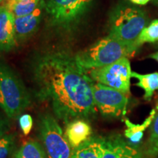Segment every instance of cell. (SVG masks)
Wrapping results in <instances>:
<instances>
[{"label":"cell","mask_w":158,"mask_h":158,"mask_svg":"<svg viewBox=\"0 0 158 158\" xmlns=\"http://www.w3.org/2000/svg\"><path fill=\"white\" fill-rule=\"evenodd\" d=\"M101 158H142L131 144L118 135L104 138V149Z\"/></svg>","instance_id":"cell-10"},{"label":"cell","mask_w":158,"mask_h":158,"mask_svg":"<svg viewBox=\"0 0 158 158\" xmlns=\"http://www.w3.org/2000/svg\"><path fill=\"white\" fill-rule=\"evenodd\" d=\"M15 146V137L13 134L5 135L0 139V158H8Z\"/></svg>","instance_id":"cell-20"},{"label":"cell","mask_w":158,"mask_h":158,"mask_svg":"<svg viewBox=\"0 0 158 158\" xmlns=\"http://www.w3.org/2000/svg\"><path fill=\"white\" fill-rule=\"evenodd\" d=\"M37 98L50 105L58 119L68 124L95 115L94 81L74 57L56 52L39 56L32 64Z\"/></svg>","instance_id":"cell-1"},{"label":"cell","mask_w":158,"mask_h":158,"mask_svg":"<svg viewBox=\"0 0 158 158\" xmlns=\"http://www.w3.org/2000/svg\"><path fill=\"white\" fill-rule=\"evenodd\" d=\"M30 103V96L22 80L10 67L0 63V108L6 116L19 117Z\"/></svg>","instance_id":"cell-3"},{"label":"cell","mask_w":158,"mask_h":158,"mask_svg":"<svg viewBox=\"0 0 158 158\" xmlns=\"http://www.w3.org/2000/svg\"><path fill=\"white\" fill-rule=\"evenodd\" d=\"M10 128V124L9 118L0 113V139L8 133Z\"/></svg>","instance_id":"cell-22"},{"label":"cell","mask_w":158,"mask_h":158,"mask_svg":"<svg viewBox=\"0 0 158 158\" xmlns=\"http://www.w3.org/2000/svg\"><path fill=\"white\" fill-rule=\"evenodd\" d=\"M157 108H158V107H157Z\"/></svg>","instance_id":"cell-26"},{"label":"cell","mask_w":158,"mask_h":158,"mask_svg":"<svg viewBox=\"0 0 158 158\" xmlns=\"http://www.w3.org/2000/svg\"><path fill=\"white\" fill-rule=\"evenodd\" d=\"M138 49L108 35L87 48L79 51L74 58L77 64L86 70L101 68L124 57L133 56Z\"/></svg>","instance_id":"cell-2"},{"label":"cell","mask_w":158,"mask_h":158,"mask_svg":"<svg viewBox=\"0 0 158 158\" xmlns=\"http://www.w3.org/2000/svg\"><path fill=\"white\" fill-rule=\"evenodd\" d=\"M149 1H151V0H130L131 2L138 5H144L149 2Z\"/></svg>","instance_id":"cell-23"},{"label":"cell","mask_w":158,"mask_h":158,"mask_svg":"<svg viewBox=\"0 0 158 158\" xmlns=\"http://www.w3.org/2000/svg\"><path fill=\"white\" fill-rule=\"evenodd\" d=\"M132 78L138 80L135 86L141 88L144 91L143 98L145 100H149L152 98L154 92L158 90V73L148 74H140L132 72Z\"/></svg>","instance_id":"cell-16"},{"label":"cell","mask_w":158,"mask_h":158,"mask_svg":"<svg viewBox=\"0 0 158 158\" xmlns=\"http://www.w3.org/2000/svg\"><path fill=\"white\" fill-rule=\"evenodd\" d=\"M93 0H44L45 10L51 24L69 29L81 19Z\"/></svg>","instance_id":"cell-5"},{"label":"cell","mask_w":158,"mask_h":158,"mask_svg":"<svg viewBox=\"0 0 158 158\" xmlns=\"http://www.w3.org/2000/svg\"><path fill=\"white\" fill-rule=\"evenodd\" d=\"M14 20L10 12L0 6V51H10L15 46Z\"/></svg>","instance_id":"cell-11"},{"label":"cell","mask_w":158,"mask_h":158,"mask_svg":"<svg viewBox=\"0 0 158 158\" xmlns=\"http://www.w3.org/2000/svg\"><path fill=\"white\" fill-rule=\"evenodd\" d=\"M45 10L44 0H41L37 8L25 16L15 18V33L16 42H21L35 32L42 19Z\"/></svg>","instance_id":"cell-9"},{"label":"cell","mask_w":158,"mask_h":158,"mask_svg":"<svg viewBox=\"0 0 158 158\" xmlns=\"http://www.w3.org/2000/svg\"><path fill=\"white\" fill-rule=\"evenodd\" d=\"M155 108L151 110L149 115L143 122V123L136 124H133V122L130 121L128 118L124 119V123H125L127 129L124 130V135L130 141L133 143H138L141 141L142 138L143 136V132L147 128H148L152 123L154 118L156 115Z\"/></svg>","instance_id":"cell-14"},{"label":"cell","mask_w":158,"mask_h":158,"mask_svg":"<svg viewBox=\"0 0 158 158\" xmlns=\"http://www.w3.org/2000/svg\"><path fill=\"white\" fill-rule=\"evenodd\" d=\"M92 129L85 119H74L66 125L64 136L73 149L78 147L92 137Z\"/></svg>","instance_id":"cell-12"},{"label":"cell","mask_w":158,"mask_h":158,"mask_svg":"<svg viewBox=\"0 0 158 158\" xmlns=\"http://www.w3.org/2000/svg\"><path fill=\"white\" fill-rule=\"evenodd\" d=\"M15 1H26V0H15Z\"/></svg>","instance_id":"cell-25"},{"label":"cell","mask_w":158,"mask_h":158,"mask_svg":"<svg viewBox=\"0 0 158 158\" xmlns=\"http://www.w3.org/2000/svg\"><path fill=\"white\" fill-rule=\"evenodd\" d=\"M158 41V20H154L149 26L145 27L138 36L136 44L138 47L145 43H155Z\"/></svg>","instance_id":"cell-18"},{"label":"cell","mask_w":158,"mask_h":158,"mask_svg":"<svg viewBox=\"0 0 158 158\" xmlns=\"http://www.w3.org/2000/svg\"><path fill=\"white\" fill-rule=\"evenodd\" d=\"M147 154L149 156H155L158 154V111L152 123Z\"/></svg>","instance_id":"cell-19"},{"label":"cell","mask_w":158,"mask_h":158,"mask_svg":"<svg viewBox=\"0 0 158 158\" xmlns=\"http://www.w3.org/2000/svg\"><path fill=\"white\" fill-rule=\"evenodd\" d=\"M149 57H150V58L152 59H155V61H157V62H158V51H157V52L155 53V54L150 55Z\"/></svg>","instance_id":"cell-24"},{"label":"cell","mask_w":158,"mask_h":158,"mask_svg":"<svg viewBox=\"0 0 158 158\" xmlns=\"http://www.w3.org/2000/svg\"><path fill=\"white\" fill-rule=\"evenodd\" d=\"M13 158H48L45 148L35 140L25 141L13 155Z\"/></svg>","instance_id":"cell-17"},{"label":"cell","mask_w":158,"mask_h":158,"mask_svg":"<svg viewBox=\"0 0 158 158\" xmlns=\"http://www.w3.org/2000/svg\"><path fill=\"white\" fill-rule=\"evenodd\" d=\"M147 22V17L141 10L134 7H120L112 15L108 35L139 48L136 41Z\"/></svg>","instance_id":"cell-4"},{"label":"cell","mask_w":158,"mask_h":158,"mask_svg":"<svg viewBox=\"0 0 158 158\" xmlns=\"http://www.w3.org/2000/svg\"><path fill=\"white\" fill-rule=\"evenodd\" d=\"M40 2L41 0H5L0 3V6L10 12L14 18H19L25 16L34 12L40 4Z\"/></svg>","instance_id":"cell-15"},{"label":"cell","mask_w":158,"mask_h":158,"mask_svg":"<svg viewBox=\"0 0 158 158\" xmlns=\"http://www.w3.org/2000/svg\"><path fill=\"white\" fill-rule=\"evenodd\" d=\"M38 130L48 158H70L73 149L55 117L49 114H40Z\"/></svg>","instance_id":"cell-6"},{"label":"cell","mask_w":158,"mask_h":158,"mask_svg":"<svg viewBox=\"0 0 158 158\" xmlns=\"http://www.w3.org/2000/svg\"><path fill=\"white\" fill-rule=\"evenodd\" d=\"M87 73L93 81L115 89L129 95L132 71L130 60L127 57L106 66L91 69Z\"/></svg>","instance_id":"cell-7"},{"label":"cell","mask_w":158,"mask_h":158,"mask_svg":"<svg viewBox=\"0 0 158 158\" xmlns=\"http://www.w3.org/2000/svg\"><path fill=\"white\" fill-rule=\"evenodd\" d=\"M103 149L104 138L93 136L72 149L70 158H101Z\"/></svg>","instance_id":"cell-13"},{"label":"cell","mask_w":158,"mask_h":158,"mask_svg":"<svg viewBox=\"0 0 158 158\" xmlns=\"http://www.w3.org/2000/svg\"><path fill=\"white\" fill-rule=\"evenodd\" d=\"M19 125L24 135H29L32 129L33 120L29 114H23L19 116Z\"/></svg>","instance_id":"cell-21"},{"label":"cell","mask_w":158,"mask_h":158,"mask_svg":"<svg viewBox=\"0 0 158 158\" xmlns=\"http://www.w3.org/2000/svg\"><path fill=\"white\" fill-rule=\"evenodd\" d=\"M93 98L97 109L104 116L119 117L127 113L128 94L94 81Z\"/></svg>","instance_id":"cell-8"}]
</instances>
